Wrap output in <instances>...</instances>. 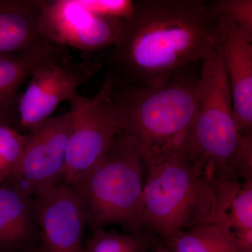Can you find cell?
Segmentation results:
<instances>
[{"instance_id":"3","label":"cell","mask_w":252,"mask_h":252,"mask_svg":"<svg viewBox=\"0 0 252 252\" xmlns=\"http://www.w3.org/2000/svg\"><path fill=\"white\" fill-rule=\"evenodd\" d=\"M143 158L146 231L165 244L195 225L211 223L215 201L210 177L183 149Z\"/></svg>"},{"instance_id":"14","label":"cell","mask_w":252,"mask_h":252,"mask_svg":"<svg viewBox=\"0 0 252 252\" xmlns=\"http://www.w3.org/2000/svg\"><path fill=\"white\" fill-rule=\"evenodd\" d=\"M59 47L46 41L26 52L0 54V124L18 129L21 87L36 66Z\"/></svg>"},{"instance_id":"11","label":"cell","mask_w":252,"mask_h":252,"mask_svg":"<svg viewBox=\"0 0 252 252\" xmlns=\"http://www.w3.org/2000/svg\"><path fill=\"white\" fill-rule=\"evenodd\" d=\"M214 17L229 83L235 125L242 135L252 136V39L233 23Z\"/></svg>"},{"instance_id":"19","label":"cell","mask_w":252,"mask_h":252,"mask_svg":"<svg viewBox=\"0 0 252 252\" xmlns=\"http://www.w3.org/2000/svg\"><path fill=\"white\" fill-rule=\"evenodd\" d=\"M209 6L214 16L233 23L252 39V0H222Z\"/></svg>"},{"instance_id":"18","label":"cell","mask_w":252,"mask_h":252,"mask_svg":"<svg viewBox=\"0 0 252 252\" xmlns=\"http://www.w3.org/2000/svg\"><path fill=\"white\" fill-rule=\"evenodd\" d=\"M28 135L11 126L0 124V185L9 180L19 165Z\"/></svg>"},{"instance_id":"21","label":"cell","mask_w":252,"mask_h":252,"mask_svg":"<svg viewBox=\"0 0 252 252\" xmlns=\"http://www.w3.org/2000/svg\"><path fill=\"white\" fill-rule=\"evenodd\" d=\"M153 252H171L170 250H169L168 248L165 245V244L162 243L158 244L157 245H156L154 247V249L153 250Z\"/></svg>"},{"instance_id":"7","label":"cell","mask_w":252,"mask_h":252,"mask_svg":"<svg viewBox=\"0 0 252 252\" xmlns=\"http://www.w3.org/2000/svg\"><path fill=\"white\" fill-rule=\"evenodd\" d=\"M113 86L106 77L93 97L78 93L68 102L72 129L61 185H67L98 161L120 132V120L112 99Z\"/></svg>"},{"instance_id":"5","label":"cell","mask_w":252,"mask_h":252,"mask_svg":"<svg viewBox=\"0 0 252 252\" xmlns=\"http://www.w3.org/2000/svg\"><path fill=\"white\" fill-rule=\"evenodd\" d=\"M193 126L184 151L212 178L236 177L252 136L239 132L220 44L200 64Z\"/></svg>"},{"instance_id":"9","label":"cell","mask_w":252,"mask_h":252,"mask_svg":"<svg viewBox=\"0 0 252 252\" xmlns=\"http://www.w3.org/2000/svg\"><path fill=\"white\" fill-rule=\"evenodd\" d=\"M72 116L67 112L52 117L27 134L19 165L6 182L33 196L41 189L61 185L65 168Z\"/></svg>"},{"instance_id":"20","label":"cell","mask_w":252,"mask_h":252,"mask_svg":"<svg viewBox=\"0 0 252 252\" xmlns=\"http://www.w3.org/2000/svg\"><path fill=\"white\" fill-rule=\"evenodd\" d=\"M81 1L93 12L101 16L120 19H124L130 14L134 4L133 1Z\"/></svg>"},{"instance_id":"17","label":"cell","mask_w":252,"mask_h":252,"mask_svg":"<svg viewBox=\"0 0 252 252\" xmlns=\"http://www.w3.org/2000/svg\"><path fill=\"white\" fill-rule=\"evenodd\" d=\"M158 240L150 233L135 235L94 228L90 229L83 252H146L158 245Z\"/></svg>"},{"instance_id":"16","label":"cell","mask_w":252,"mask_h":252,"mask_svg":"<svg viewBox=\"0 0 252 252\" xmlns=\"http://www.w3.org/2000/svg\"><path fill=\"white\" fill-rule=\"evenodd\" d=\"M165 245L171 252H252L233 231L212 223L195 225Z\"/></svg>"},{"instance_id":"12","label":"cell","mask_w":252,"mask_h":252,"mask_svg":"<svg viewBox=\"0 0 252 252\" xmlns=\"http://www.w3.org/2000/svg\"><path fill=\"white\" fill-rule=\"evenodd\" d=\"M41 232L33 196L8 182L0 185V252H33Z\"/></svg>"},{"instance_id":"2","label":"cell","mask_w":252,"mask_h":252,"mask_svg":"<svg viewBox=\"0 0 252 252\" xmlns=\"http://www.w3.org/2000/svg\"><path fill=\"white\" fill-rule=\"evenodd\" d=\"M198 64L157 85L114 84L120 132L138 144L143 156L185 147L195 119Z\"/></svg>"},{"instance_id":"10","label":"cell","mask_w":252,"mask_h":252,"mask_svg":"<svg viewBox=\"0 0 252 252\" xmlns=\"http://www.w3.org/2000/svg\"><path fill=\"white\" fill-rule=\"evenodd\" d=\"M33 198L40 228L36 252H83L87 226L85 214L64 185L41 189Z\"/></svg>"},{"instance_id":"6","label":"cell","mask_w":252,"mask_h":252,"mask_svg":"<svg viewBox=\"0 0 252 252\" xmlns=\"http://www.w3.org/2000/svg\"><path fill=\"white\" fill-rule=\"evenodd\" d=\"M99 64L92 59L74 61L63 47L39 63L20 96L18 130L31 133L52 117L60 104L78 94L79 88L92 77Z\"/></svg>"},{"instance_id":"8","label":"cell","mask_w":252,"mask_h":252,"mask_svg":"<svg viewBox=\"0 0 252 252\" xmlns=\"http://www.w3.org/2000/svg\"><path fill=\"white\" fill-rule=\"evenodd\" d=\"M122 20L93 12L81 0H41L38 28L45 40L91 56L115 44Z\"/></svg>"},{"instance_id":"13","label":"cell","mask_w":252,"mask_h":252,"mask_svg":"<svg viewBox=\"0 0 252 252\" xmlns=\"http://www.w3.org/2000/svg\"><path fill=\"white\" fill-rule=\"evenodd\" d=\"M215 206L211 223L233 231L252 252V181L236 177L210 180Z\"/></svg>"},{"instance_id":"22","label":"cell","mask_w":252,"mask_h":252,"mask_svg":"<svg viewBox=\"0 0 252 252\" xmlns=\"http://www.w3.org/2000/svg\"><path fill=\"white\" fill-rule=\"evenodd\" d=\"M33 252H36V251Z\"/></svg>"},{"instance_id":"15","label":"cell","mask_w":252,"mask_h":252,"mask_svg":"<svg viewBox=\"0 0 252 252\" xmlns=\"http://www.w3.org/2000/svg\"><path fill=\"white\" fill-rule=\"evenodd\" d=\"M40 7L41 0H0V54L26 52L48 41L38 28Z\"/></svg>"},{"instance_id":"4","label":"cell","mask_w":252,"mask_h":252,"mask_svg":"<svg viewBox=\"0 0 252 252\" xmlns=\"http://www.w3.org/2000/svg\"><path fill=\"white\" fill-rule=\"evenodd\" d=\"M144 176L140 146L120 132L98 161L66 186L80 203L89 229L117 224L140 235L148 233L143 222Z\"/></svg>"},{"instance_id":"1","label":"cell","mask_w":252,"mask_h":252,"mask_svg":"<svg viewBox=\"0 0 252 252\" xmlns=\"http://www.w3.org/2000/svg\"><path fill=\"white\" fill-rule=\"evenodd\" d=\"M219 44L216 18L200 0H142L105 52L114 84L154 86L200 63Z\"/></svg>"}]
</instances>
